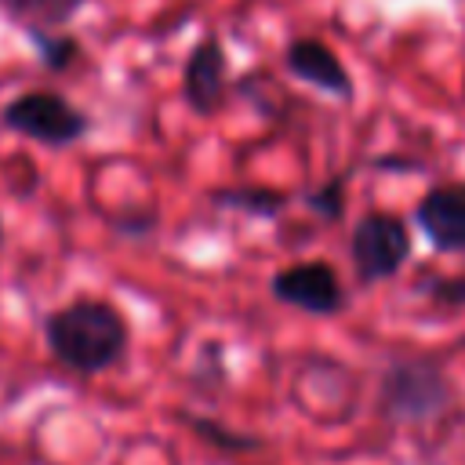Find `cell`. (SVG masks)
<instances>
[{"mask_svg": "<svg viewBox=\"0 0 465 465\" xmlns=\"http://www.w3.org/2000/svg\"><path fill=\"white\" fill-rule=\"evenodd\" d=\"M44 345L54 363L80 378H94L124 363L131 349V323L109 302L94 294H76L44 316Z\"/></svg>", "mask_w": 465, "mask_h": 465, "instance_id": "obj_1", "label": "cell"}, {"mask_svg": "<svg viewBox=\"0 0 465 465\" xmlns=\"http://www.w3.org/2000/svg\"><path fill=\"white\" fill-rule=\"evenodd\" d=\"M454 381L432 356H392L378 378V414L392 425H421L447 414Z\"/></svg>", "mask_w": 465, "mask_h": 465, "instance_id": "obj_2", "label": "cell"}, {"mask_svg": "<svg viewBox=\"0 0 465 465\" xmlns=\"http://www.w3.org/2000/svg\"><path fill=\"white\" fill-rule=\"evenodd\" d=\"M0 127L11 131L15 138H25L33 145L44 149H73L91 134V116L87 109H80L73 98H65L62 91L51 87H33L22 91L15 98L4 102L0 109Z\"/></svg>", "mask_w": 465, "mask_h": 465, "instance_id": "obj_3", "label": "cell"}, {"mask_svg": "<svg viewBox=\"0 0 465 465\" xmlns=\"http://www.w3.org/2000/svg\"><path fill=\"white\" fill-rule=\"evenodd\" d=\"M414 254V232L396 211L371 207L356 218L349 232V262L360 287H378L403 272Z\"/></svg>", "mask_w": 465, "mask_h": 465, "instance_id": "obj_4", "label": "cell"}, {"mask_svg": "<svg viewBox=\"0 0 465 465\" xmlns=\"http://www.w3.org/2000/svg\"><path fill=\"white\" fill-rule=\"evenodd\" d=\"M269 294L272 302L298 309L305 316H341L349 309V291L338 276V269L323 258H305V262H291L283 269H276L269 276Z\"/></svg>", "mask_w": 465, "mask_h": 465, "instance_id": "obj_5", "label": "cell"}, {"mask_svg": "<svg viewBox=\"0 0 465 465\" xmlns=\"http://www.w3.org/2000/svg\"><path fill=\"white\" fill-rule=\"evenodd\" d=\"M178 87H182V102L200 120H211V116H218L225 109L229 91H232V73H229L225 40L218 33H203L189 47V54L182 62Z\"/></svg>", "mask_w": 465, "mask_h": 465, "instance_id": "obj_6", "label": "cell"}, {"mask_svg": "<svg viewBox=\"0 0 465 465\" xmlns=\"http://www.w3.org/2000/svg\"><path fill=\"white\" fill-rule=\"evenodd\" d=\"M283 65L294 80H302L338 102H356V80H352L349 65L320 36H294L283 47Z\"/></svg>", "mask_w": 465, "mask_h": 465, "instance_id": "obj_7", "label": "cell"}, {"mask_svg": "<svg viewBox=\"0 0 465 465\" xmlns=\"http://www.w3.org/2000/svg\"><path fill=\"white\" fill-rule=\"evenodd\" d=\"M414 225L440 254H465V182H440L414 203Z\"/></svg>", "mask_w": 465, "mask_h": 465, "instance_id": "obj_8", "label": "cell"}, {"mask_svg": "<svg viewBox=\"0 0 465 465\" xmlns=\"http://www.w3.org/2000/svg\"><path fill=\"white\" fill-rule=\"evenodd\" d=\"M291 193L276 189V185H262V182H232V185H214L207 189V203L214 211H232L254 222H276L287 214L291 207Z\"/></svg>", "mask_w": 465, "mask_h": 465, "instance_id": "obj_9", "label": "cell"}, {"mask_svg": "<svg viewBox=\"0 0 465 465\" xmlns=\"http://www.w3.org/2000/svg\"><path fill=\"white\" fill-rule=\"evenodd\" d=\"M94 0H0V15L25 33H62Z\"/></svg>", "mask_w": 465, "mask_h": 465, "instance_id": "obj_10", "label": "cell"}, {"mask_svg": "<svg viewBox=\"0 0 465 465\" xmlns=\"http://www.w3.org/2000/svg\"><path fill=\"white\" fill-rule=\"evenodd\" d=\"M178 418H182V425H185L200 443H207V447H214V450H225V454H254V450L262 447L258 436L240 432V429H229L225 421H218V418H211V414L182 411Z\"/></svg>", "mask_w": 465, "mask_h": 465, "instance_id": "obj_11", "label": "cell"}, {"mask_svg": "<svg viewBox=\"0 0 465 465\" xmlns=\"http://www.w3.org/2000/svg\"><path fill=\"white\" fill-rule=\"evenodd\" d=\"M25 44L33 47L36 62L54 76L73 73V65H80V58H84V44L69 29H62V33H25Z\"/></svg>", "mask_w": 465, "mask_h": 465, "instance_id": "obj_12", "label": "cell"}, {"mask_svg": "<svg viewBox=\"0 0 465 465\" xmlns=\"http://www.w3.org/2000/svg\"><path fill=\"white\" fill-rule=\"evenodd\" d=\"M349 182H352V171H338V174L323 178L320 185L305 189V193L298 196V203H302V207H305L312 218H320L323 225H338V222L345 218V203H349Z\"/></svg>", "mask_w": 465, "mask_h": 465, "instance_id": "obj_13", "label": "cell"}, {"mask_svg": "<svg viewBox=\"0 0 465 465\" xmlns=\"http://www.w3.org/2000/svg\"><path fill=\"white\" fill-rule=\"evenodd\" d=\"M418 294H425L440 309H465V276L461 272H436L418 283Z\"/></svg>", "mask_w": 465, "mask_h": 465, "instance_id": "obj_14", "label": "cell"}, {"mask_svg": "<svg viewBox=\"0 0 465 465\" xmlns=\"http://www.w3.org/2000/svg\"><path fill=\"white\" fill-rule=\"evenodd\" d=\"M374 167H385V171H418L414 160H403V156H381L374 160Z\"/></svg>", "mask_w": 465, "mask_h": 465, "instance_id": "obj_15", "label": "cell"}, {"mask_svg": "<svg viewBox=\"0 0 465 465\" xmlns=\"http://www.w3.org/2000/svg\"><path fill=\"white\" fill-rule=\"evenodd\" d=\"M0 247H4V218H0Z\"/></svg>", "mask_w": 465, "mask_h": 465, "instance_id": "obj_16", "label": "cell"}]
</instances>
